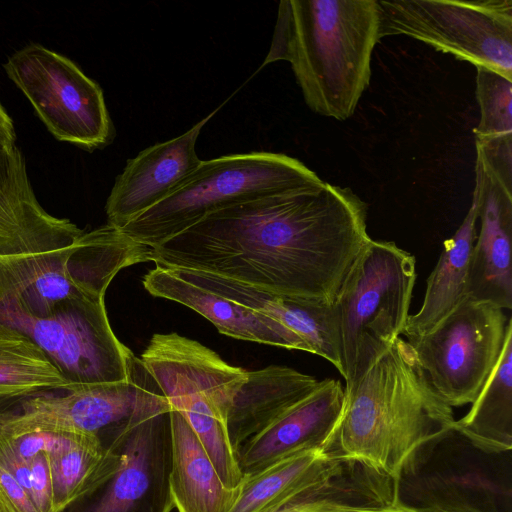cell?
Wrapping results in <instances>:
<instances>
[{
    "label": "cell",
    "instance_id": "22",
    "mask_svg": "<svg viewBox=\"0 0 512 512\" xmlns=\"http://www.w3.org/2000/svg\"><path fill=\"white\" fill-rule=\"evenodd\" d=\"M454 425L482 449L512 451V327L485 385L468 412Z\"/></svg>",
    "mask_w": 512,
    "mask_h": 512
},
{
    "label": "cell",
    "instance_id": "11",
    "mask_svg": "<svg viewBox=\"0 0 512 512\" xmlns=\"http://www.w3.org/2000/svg\"><path fill=\"white\" fill-rule=\"evenodd\" d=\"M0 324L29 337L72 390L113 381L126 348L114 334L104 299H69L47 317H35L0 296Z\"/></svg>",
    "mask_w": 512,
    "mask_h": 512
},
{
    "label": "cell",
    "instance_id": "12",
    "mask_svg": "<svg viewBox=\"0 0 512 512\" xmlns=\"http://www.w3.org/2000/svg\"><path fill=\"white\" fill-rule=\"evenodd\" d=\"M4 68L58 140L89 149L110 142L113 126L103 91L70 59L30 44L11 55Z\"/></svg>",
    "mask_w": 512,
    "mask_h": 512
},
{
    "label": "cell",
    "instance_id": "27",
    "mask_svg": "<svg viewBox=\"0 0 512 512\" xmlns=\"http://www.w3.org/2000/svg\"><path fill=\"white\" fill-rule=\"evenodd\" d=\"M77 433L51 430H17L0 426V449L30 461L36 455L51 453L68 443Z\"/></svg>",
    "mask_w": 512,
    "mask_h": 512
},
{
    "label": "cell",
    "instance_id": "25",
    "mask_svg": "<svg viewBox=\"0 0 512 512\" xmlns=\"http://www.w3.org/2000/svg\"><path fill=\"white\" fill-rule=\"evenodd\" d=\"M105 454L97 435L77 433L68 443L48 453L53 485V512L74 500L88 485Z\"/></svg>",
    "mask_w": 512,
    "mask_h": 512
},
{
    "label": "cell",
    "instance_id": "1",
    "mask_svg": "<svg viewBox=\"0 0 512 512\" xmlns=\"http://www.w3.org/2000/svg\"><path fill=\"white\" fill-rule=\"evenodd\" d=\"M370 240L367 204L323 181L210 213L152 247L151 261L333 304Z\"/></svg>",
    "mask_w": 512,
    "mask_h": 512
},
{
    "label": "cell",
    "instance_id": "21",
    "mask_svg": "<svg viewBox=\"0 0 512 512\" xmlns=\"http://www.w3.org/2000/svg\"><path fill=\"white\" fill-rule=\"evenodd\" d=\"M477 219V203L472 196L470 208L461 225L444 242V250L427 279L420 309L408 317L402 334L406 338L426 333L468 297L469 268L477 237Z\"/></svg>",
    "mask_w": 512,
    "mask_h": 512
},
{
    "label": "cell",
    "instance_id": "2",
    "mask_svg": "<svg viewBox=\"0 0 512 512\" xmlns=\"http://www.w3.org/2000/svg\"><path fill=\"white\" fill-rule=\"evenodd\" d=\"M379 27L377 0H282L264 65L288 61L308 107L344 121L369 86Z\"/></svg>",
    "mask_w": 512,
    "mask_h": 512
},
{
    "label": "cell",
    "instance_id": "30",
    "mask_svg": "<svg viewBox=\"0 0 512 512\" xmlns=\"http://www.w3.org/2000/svg\"><path fill=\"white\" fill-rule=\"evenodd\" d=\"M331 512H419L418 510L412 509L401 504L398 500L380 503V504H371V505H359V506H349L344 507L338 510H334Z\"/></svg>",
    "mask_w": 512,
    "mask_h": 512
},
{
    "label": "cell",
    "instance_id": "4",
    "mask_svg": "<svg viewBox=\"0 0 512 512\" xmlns=\"http://www.w3.org/2000/svg\"><path fill=\"white\" fill-rule=\"evenodd\" d=\"M322 182L301 161L282 153L250 152L202 160L177 190L120 229L131 239L155 247L215 211Z\"/></svg>",
    "mask_w": 512,
    "mask_h": 512
},
{
    "label": "cell",
    "instance_id": "6",
    "mask_svg": "<svg viewBox=\"0 0 512 512\" xmlns=\"http://www.w3.org/2000/svg\"><path fill=\"white\" fill-rule=\"evenodd\" d=\"M417 278L416 259L392 241L371 239L334 302L345 388L402 336Z\"/></svg>",
    "mask_w": 512,
    "mask_h": 512
},
{
    "label": "cell",
    "instance_id": "3",
    "mask_svg": "<svg viewBox=\"0 0 512 512\" xmlns=\"http://www.w3.org/2000/svg\"><path fill=\"white\" fill-rule=\"evenodd\" d=\"M454 422L401 336L345 388L331 451L395 479L421 444Z\"/></svg>",
    "mask_w": 512,
    "mask_h": 512
},
{
    "label": "cell",
    "instance_id": "10",
    "mask_svg": "<svg viewBox=\"0 0 512 512\" xmlns=\"http://www.w3.org/2000/svg\"><path fill=\"white\" fill-rule=\"evenodd\" d=\"M512 319L465 298L424 334L407 338L432 389L449 407L471 404L501 355Z\"/></svg>",
    "mask_w": 512,
    "mask_h": 512
},
{
    "label": "cell",
    "instance_id": "16",
    "mask_svg": "<svg viewBox=\"0 0 512 512\" xmlns=\"http://www.w3.org/2000/svg\"><path fill=\"white\" fill-rule=\"evenodd\" d=\"M215 112L185 133L156 143L127 160L107 198L108 224L122 228L181 186L202 161L196 153V141Z\"/></svg>",
    "mask_w": 512,
    "mask_h": 512
},
{
    "label": "cell",
    "instance_id": "18",
    "mask_svg": "<svg viewBox=\"0 0 512 512\" xmlns=\"http://www.w3.org/2000/svg\"><path fill=\"white\" fill-rule=\"evenodd\" d=\"M142 282L152 296L194 310L226 336L307 352L305 344L274 319L192 284L176 275L170 267L156 265Z\"/></svg>",
    "mask_w": 512,
    "mask_h": 512
},
{
    "label": "cell",
    "instance_id": "24",
    "mask_svg": "<svg viewBox=\"0 0 512 512\" xmlns=\"http://www.w3.org/2000/svg\"><path fill=\"white\" fill-rule=\"evenodd\" d=\"M68 390L70 384L35 342L0 324V398Z\"/></svg>",
    "mask_w": 512,
    "mask_h": 512
},
{
    "label": "cell",
    "instance_id": "31",
    "mask_svg": "<svg viewBox=\"0 0 512 512\" xmlns=\"http://www.w3.org/2000/svg\"><path fill=\"white\" fill-rule=\"evenodd\" d=\"M0 139L15 143L16 135L14 131L13 122L0 104Z\"/></svg>",
    "mask_w": 512,
    "mask_h": 512
},
{
    "label": "cell",
    "instance_id": "23",
    "mask_svg": "<svg viewBox=\"0 0 512 512\" xmlns=\"http://www.w3.org/2000/svg\"><path fill=\"white\" fill-rule=\"evenodd\" d=\"M343 459L332 451L304 450L244 477L230 512H258L280 496L331 472Z\"/></svg>",
    "mask_w": 512,
    "mask_h": 512
},
{
    "label": "cell",
    "instance_id": "8",
    "mask_svg": "<svg viewBox=\"0 0 512 512\" xmlns=\"http://www.w3.org/2000/svg\"><path fill=\"white\" fill-rule=\"evenodd\" d=\"M170 411L139 416L103 432L105 454L97 471L57 512H171Z\"/></svg>",
    "mask_w": 512,
    "mask_h": 512
},
{
    "label": "cell",
    "instance_id": "19",
    "mask_svg": "<svg viewBox=\"0 0 512 512\" xmlns=\"http://www.w3.org/2000/svg\"><path fill=\"white\" fill-rule=\"evenodd\" d=\"M318 384L314 376L283 365L247 371L226 419L236 454L248 439L309 395Z\"/></svg>",
    "mask_w": 512,
    "mask_h": 512
},
{
    "label": "cell",
    "instance_id": "17",
    "mask_svg": "<svg viewBox=\"0 0 512 512\" xmlns=\"http://www.w3.org/2000/svg\"><path fill=\"white\" fill-rule=\"evenodd\" d=\"M170 268L192 284L274 319L295 334L305 344L307 352L326 359L342 375L339 329L333 304L263 290L203 271Z\"/></svg>",
    "mask_w": 512,
    "mask_h": 512
},
{
    "label": "cell",
    "instance_id": "20",
    "mask_svg": "<svg viewBox=\"0 0 512 512\" xmlns=\"http://www.w3.org/2000/svg\"><path fill=\"white\" fill-rule=\"evenodd\" d=\"M172 462L170 491L178 512H230L240 488L226 487L186 419L170 411Z\"/></svg>",
    "mask_w": 512,
    "mask_h": 512
},
{
    "label": "cell",
    "instance_id": "5",
    "mask_svg": "<svg viewBox=\"0 0 512 512\" xmlns=\"http://www.w3.org/2000/svg\"><path fill=\"white\" fill-rule=\"evenodd\" d=\"M140 360L171 408L197 435L222 483L240 488L244 477L226 419L247 371L228 364L200 342L174 332L154 334Z\"/></svg>",
    "mask_w": 512,
    "mask_h": 512
},
{
    "label": "cell",
    "instance_id": "29",
    "mask_svg": "<svg viewBox=\"0 0 512 512\" xmlns=\"http://www.w3.org/2000/svg\"><path fill=\"white\" fill-rule=\"evenodd\" d=\"M0 512H39L32 498L1 463Z\"/></svg>",
    "mask_w": 512,
    "mask_h": 512
},
{
    "label": "cell",
    "instance_id": "15",
    "mask_svg": "<svg viewBox=\"0 0 512 512\" xmlns=\"http://www.w3.org/2000/svg\"><path fill=\"white\" fill-rule=\"evenodd\" d=\"M344 404L345 387L339 380L319 381L309 395L239 448L237 460L243 477L304 450L331 451Z\"/></svg>",
    "mask_w": 512,
    "mask_h": 512
},
{
    "label": "cell",
    "instance_id": "9",
    "mask_svg": "<svg viewBox=\"0 0 512 512\" xmlns=\"http://www.w3.org/2000/svg\"><path fill=\"white\" fill-rule=\"evenodd\" d=\"M379 39L406 35L512 80V0H377Z\"/></svg>",
    "mask_w": 512,
    "mask_h": 512
},
{
    "label": "cell",
    "instance_id": "14",
    "mask_svg": "<svg viewBox=\"0 0 512 512\" xmlns=\"http://www.w3.org/2000/svg\"><path fill=\"white\" fill-rule=\"evenodd\" d=\"M480 233L470 260L468 297L512 309V179L476 157L475 188Z\"/></svg>",
    "mask_w": 512,
    "mask_h": 512
},
{
    "label": "cell",
    "instance_id": "32",
    "mask_svg": "<svg viewBox=\"0 0 512 512\" xmlns=\"http://www.w3.org/2000/svg\"><path fill=\"white\" fill-rule=\"evenodd\" d=\"M419 512H472V511H464V510H441V509H429Z\"/></svg>",
    "mask_w": 512,
    "mask_h": 512
},
{
    "label": "cell",
    "instance_id": "7",
    "mask_svg": "<svg viewBox=\"0 0 512 512\" xmlns=\"http://www.w3.org/2000/svg\"><path fill=\"white\" fill-rule=\"evenodd\" d=\"M511 451L476 446L454 423L421 444L394 479L412 509L512 512Z\"/></svg>",
    "mask_w": 512,
    "mask_h": 512
},
{
    "label": "cell",
    "instance_id": "26",
    "mask_svg": "<svg viewBox=\"0 0 512 512\" xmlns=\"http://www.w3.org/2000/svg\"><path fill=\"white\" fill-rule=\"evenodd\" d=\"M476 99L480 120L473 130L475 141L512 136V80L477 67Z\"/></svg>",
    "mask_w": 512,
    "mask_h": 512
},
{
    "label": "cell",
    "instance_id": "13",
    "mask_svg": "<svg viewBox=\"0 0 512 512\" xmlns=\"http://www.w3.org/2000/svg\"><path fill=\"white\" fill-rule=\"evenodd\" d=\"M169 410L168 400L137 357L127 379L24 397L17 411L0 413V426L100 436L133 418Z\"/></svg>",
    "mask_w": 512,
    "mask_h": 512
},
{
    "label": "cell",
    "instance_id": "28",
    "mask_svg": "<svg viewBox=\"0 0 512 512\" xmlns=\"http://www.w3.org/2000/svg\"><path fill=\"white\" fill-rule=\"evenodd\" d=\"M29 464L33 501L39 512H53V485L48 453L36 455Z\"/></svg>",
    "mask_w": 512,
    "mask_h": 512
}]
</instances>
